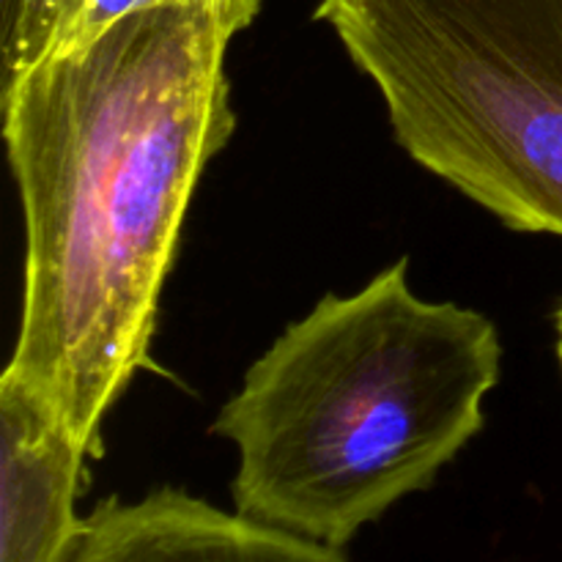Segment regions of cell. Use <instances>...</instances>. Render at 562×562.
I'll return each mask as SVG.
<instances>
[{"mask_svg":"<svg viewBox=\"0 0 562 562\" xmlns=\"http://www.w3.org/2000/svg\"><path fill=\"white\" fill-rule=\"evenodd\" d=\"M217 0L132 11L0 93L25 217V289L5 376L88 456L140 368L206 165L236 130Z\"/></svg>","mask_w":562,"mask_h":562,"instance_id":"cell-1","label":"cell"},{"mask_svg":"<svg viewBox=\"0 0 562 562\" xmlns=\"http://www.w3.org/2000/svg\"><path fill=\"white\" fill-rule=\"evenodd\" d=\"M503 371L497 327L412 291L401 258L327 294L258 357L214 434L234 442V508L344 549L434 486L483 431Z\"/></svg>","mask_w":562,"mask_h":562,"instance_id":"cell-2","label":"cell"},{"mask_svg":"<svg viewBox=\"0 0 562 562\" xmlns=\"http://www.w3.org/2000/svg\"><path fill=\"white\" fill-rule=\"evenodd\" d=\"M398 146L519 234L562 239V0H318Z\"/></svg>","mask_w":562,"mask_h":562,"instance_id":"cell-3","label":"cell"},{"mask_svg":"<svg viewBox=\"0 0 562 562\" xmlns=\"http://www.w3.org/2000/svg\"><path fill=\"white\" fill-rule=\"evenodd\" d=\"M66 562H349L344 549L263 525L181 488L102 499Z\"/></svg>","mask_w":562,"mask_h":562,"instance_id":"cell-4","label":"cell"},{"mask_svg":"<svg viewBox=\"0 0 562 562\" xmlns=\"http://www.w3.org/2000/svg\"><path fill=\"white\" fill-rule=\"evenodd\" d=\"M88 459L53 409L0 376V562H66Z\"/></svg>","mask_w":562,"mask_h":562,"instance_id":"cell-5","label":"cell"},{"mask_svg":"<svg viewBox=\"0 0 562 562\" xmlns=\"http://www.w3.org/2000/svg\"><path fill=\"white\" fill-rule=\"evenodd\" d=\"M77 0H0V93L53 55Z\"/></svg>","mask_w":562,"mask_h":562,"instance_id":"cell-6","label":"cell"},{"mask_svg":"<svg viewBox=\"0 0 562 562\" xmlns=\"http://www.w3.org/2000/svg\"><path fill=\"white\" fill-rule=\"evenodd\" d=\"M173 3V0H77L75 9L69 11L64 22V31H60L58 42H55L53 55L69 53V49L82 47V44L91 42L97 33H102L104 27H110L113 22H119L121 16L132 14V11L151 9V5ZM225 9V14L231 16L239 33L245 27H250L256 22L258 11H261V0H217Z\"/></svg>","mask_w":562,"mask_h":562,"instance_id":"cell-7","label":"cell"},{"mask_svg":"<svg viewBox=\"0 0 562 562\" xmlns=\"http://www.w3.org/2000/svg\"><path fill=\"white\" fill-rule=\"evenodd\" d=\"M554 322H558V357H560V366H562V305H560L558 318H554Z\"/></svg>","mask_w":562,"mask_h":562,"instance_id":"cell-8","label":"cell"}]
</instances>
